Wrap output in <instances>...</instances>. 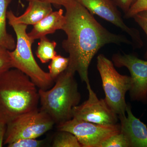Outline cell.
<instances>
[{
    "instance_id": "6da1fadb",
    "label": "cell",
    "mask_w": 147,
    "mask_h": 147,
    "mask_svg": "<svg viewBox=\"0 0 147 147\" xmlns=\"http://www.w3.org/2000/svg\"><path fill=\"white\" fill-rule=\"evenodd\" d=\"M65 21L62 30L67 35L62 43L69 54L67 71L77 72L82 82L90 84L89 67L94 55L101 47L109 44L133 45L123 35L113 33L105 28L86 9L76 0L64 6Z\"/></svg>"
},
{
    "instance_id": "7a4b0ae2",
    "label": "cell",
    "mask_w": 147,
    "mask_h": 147,
    "mask_svg": "<svg viewBox=\"0 0 147 147\" xmlns=\"http://www.w3.org/2000/svg\"><path fill=\"white\" fill-rule=\"evenodd\" d=\"M30 79L17 69L0 76V121L7 124L37 109L38 90Z\"/></svg>"
},
{
    "instance_id": "3957f363",
    "label": "cell",
    "mask_w": 147,
    "mask_h": 147,
    "mask_svg": "<svg viewBox=\"0 0 147 147\" xmlns=\"http://www.w3.org/2000/svg\"><path fill=\"white\" fill-rule=\"evenodd\" d=\"M50 89H39L40 109L59 125L72 118V110L79 105L81 95L74 74L64 71L55 79Z\"/></svg>"
},
{
    "instance_id": "277c9868",
    "label": "cell",
    "mask_w": 147,
    "mask_h": 147,
    "mask_svg": "<svg viewBox=\"0 0 147 147\" xmlns=\"http://www.w3.org/2000/svg\"><path fill=\"white\" fill-rule=\"evenodd\" d=\"M8 23L16 34L17 42L16 47L9 51L13 68L17 69L28 76L39 89H50L55 81L50 74L40 67L35 59L32 50L34 41L32 40L27 33L28 26L15 23L7 19Z\"/></svg>"
},
{
    "instance_id": "5b68a950",
    "label": "cell",
    "mask_w": 147,
    "mask_h": 147,
    "mask_svg": "<svg viewBox=\"0 0 147 147\" xmlns=\"http://www.w3.org/2000/svg\"><path fill=\"white\" fill-rule=\"evenodd\" d=\"M97 68L102 82L105 100L118 115L126 113L125 96L131 86L130 76L121 75L112 61L102 54L97 57Z\"/></svg>"
},
{
    "instance_id": "8992f818",
    "label": "cell",
    "mask_w": 147,
    "mask_h": 147,
    "mask_svg": "<svg viewBox=\"0 0 147 147\" xmlns=\"http://www.w3.org/2000/svg\"><path fill=\"white\" fill-rule=\"evenodd\" d=\"M55 124L47 113L37 108L17 117L6 124L3 144L22 139H36L49 131Z\"/></svg>"
},
{
    "instance_id": "52a82bcc",
    "label": "cell",
    "mask_w": 147,
    "mask_h": 147,
    "mask_svg": "<svg viewBox=\"0 0 147 147\" xmlns=\"http://www.w3.org/2000/svg\"><path fill=\"white\" fill-rule=\"evenodd\" d=\"M57 128L75 135L82 147H100L106 139L121 132L120 124L103 125L75 118L58 125Z\"/></svg>"
},
{
    "instance_id": "ba28073f",
    "label": "cell",
    "mask_w": 147,
    "mask_h": 147,
    "mask_svg": "<svg viewBox=\"0 0 147 147\" xmlns=\"http://www.w3.org/2000/svg\"><path fill=\"white\" fill-rule=\"evenodd\" d=\"M88 99L81 105L74 107L72 118L93 123L113 125L118 123L119 116L104 99H99L91 87L87 85Z\"/></svg>"
},
{
    "instance_id": "9c48e42d",
    "label": "cell",
    "mask_w": 147,
    "mask_h": 147,
    "mask_svg": "<svg viewBox=\"0 0 147 147\" xmlns=\"http://www.w3.org/2000/svg\"><path fill=\"white\" fill-rule=\"evenodd\" d=\"M112 61L115 66L125 67L131 75V84L129 91L131 100L146 102L147 98V61L131 55L114 54Z\"/></svg>"
},
{
    "instance_id": "30bf717a",
    "label": "cell",
    "mask_w": 147,
    "mask_h": 147,
    "mask_svg": "<svg viewBox=\"0 0 147 147\" xmlns=\"http://www.w3.org/2000/svg\"><path fill=\"white\" fill-rule=\"evenodd\" d=\"M92 15H96L100 18L119 28L126 32L132 40L133 46L140 48L143 45L140 33L138 30L129 28L125 24L120 12L117 5L112 0H76Z\"/></svg>"
},
{
    "instance_id": "8fae6325",
    "label": "cell",
    "mask_w": 147,
    "mask_h": 147,
    "mask_svg": "<svg viewBox=\"0 0 147 147\" xmlns=\"http://www.w3.org/2000/svg\"><path fill=\"white\" fill-rule=\"evenodd\" d=\"M126 113L127 116H118L121 132L126 138L129 147H147L146 125L134 115L131 106L127 104Z\"/></svg>"
},
{
    "instance_id": "7c38bea8",
    "label": "cell",
    "mask_w": 147,
    "mask_h": 147,
    "mask_svg": "<svg viewBox=\"0 0 147 147\" xmlns=\"http://www.w3.org/2000/svg\"><path fill=\"white\" fill-rule=\"evenodd\" d=\"M62 9L53 11L33 25L31 31L28 33L30 38L34 41L47 34L54 33L57 30H62L65 21Z\"/></svg>"
},
{
    "instance_id": "4fadbf2b",
    "label": "cell",
    "mask_w": 147,
    "mask_h": 147,
    "mask_svg": "<svg viewBox=\"0 0 147 147\" xmlns=\"http://www.w3.org/2000/svg\"><path fill=\"white\" fill-rule=\"evenodd\" d=\"M53 11L51 4L32 1L29 2L26 10L20 16H16L11 11H7V19L18 24L33 26Z\"/></svg>"
},
{
    "instance_id": "5bb4252c",
    "label": "cell",
    "mask_w": 147,
    "mask_h": 147,
    "mask_svg": "<svg viewBox=\"0 0 147 147\" xmlns=\"http://www.w3.org/2000/svg\"><path fill=\"white\" fill-rule=\"evenodd\" d=\"M11 0H0V46L9 51L13 50L16 44L13 36L7 33L6 28L7 8Z\"/></svg>"
},
{
    "instance_id": "9a60e30c",
    "label": "cell",
    "mask_w": 147,
    "mask_h": 147,
    "mask_svg": "<svg viewBox=\"0 0 147 147\" xmlns=\"http://www.w3.org/2000/svg\"><path fill=\"white\" fill-rule=\"evenodd\" d=\"M40 40L36 54L42 63H46L57 55L55 50L57 43L55 41H51L46 36Z\"/></svg>"
},
{
    "instance_id": "2e32d148",
    "label": "cell",
    "mask_w": 147,
    "mask_h": 147,
    "mask_svg": "<svg viewBox=\"0 0 147 147\" xmlns=\"http://www.w3.org/2000/svg\"><path fill=\"white\" fill-rule=\"evenodd\" d=\"M53 140V147H82L78 139L72 133L66 131L58 130Z\"/></svg>"
},
{
    "instance_id": "e0dca14e",
    "label": "cell",
    "mask_w": 147,
    "mask_h": 147,
    "mask_svg": "<svg viewBox=\"0 0 147 147\" xmlns=\"http://www.w3.org/2000/svg\"><path fill=\"white\" fill-rule=\"evenodd\" d=\"M69 62L68 57H64L60 55H56L51 60L48 66L49 73L54 81L60 74L67 69Z\"/></svg>"
},
{
    "instance_id": "ac0fdd59",
    "label": "cell",
    "mask_w": 147,
    "mask_h": 147,
    "mask_svg": "<svg viewBox=\"0 0 147 147\" xmlns=\"http://www.w3.org/2000/svg\"><path fill=\"white\" fill-rule=\"evenodd\" d=\"M100 147H129V145L124 135L120 132L106 139Z\"/></svg>"
},
{
    "instance_id": "d6986e66",
    "label": "cell",
    "mask_w": 147,
    "mask_h": 147,
    "mask_svg": "<svg viewBox=\"0 0 147 147\" xmlns=\"http://www.w3.org/2000/svg\"><path fill=\"white\" fill-rule=\"evenodd\" d=\"M45 143V140H37L36 139L26 138L17 140L7 145L8 147H39L42 146Z\"/></svg>"
},
{
    "instance_id": "ffe728a7",
    "label": "cell",
    "mask_w": 147,
    "mask_h": 147,
    "mask_svg": "<svg viewBox=\"0 0 147 147\" xmlns=\"http://www.w3.org/2000/svg\"><path fill=\"white\" fill-rule=\"evenodd\" d=\"M9 50L0 46V76L12 67Z\"/></svg>"
},
{
    "instance_id": "44dd1931",
    "label": "cell",
    "mask_w": 147,
    "mask_h": 147,
    "mask_svg": "<svg viewBox=\"0 0 147 147\" xmlns=\"http://www.w3.org/2000/svg\"><path fill=\"white\" fill-rule=\"evenodd\" d=\"M144 11H147V0H137L125 13V18H133L137 13Z\"/></svg>"
},
{
    "instance_id": "7402d4cb",
    "label": "cell",
    "mask_w": 147,
    "mask_h": 147,
    "mask_svg": "<svg viewBox=\"0 0 147 147\" xmlns=\"http://www.w3.org/2000/svg\"><path fill=\"white\" fill-rule=\"evenodd\" d=\"M134 21L140 26L145 32L147 36V11H141L133 16ZM147 60V50L145 55Z\"/></svg>"
},
{
    "instance_id": "603a6c76",
    "label": "cell",
    "mask_w": 147,
    "mask_h": 147,
    "mask_svg": "<svg viewBox=\"0 0 147 147\" xmlns=\"http://www.w3.org/2000/svg\"><path fill=\"white\" fill-rule=\"evenodd\" d=\"M136 1L137 0H113L117 6L121 9L125 13L128 11Z\"/></svg>"
},
{
    "instance_id": "cb8c5ba5",
    "label": "cell",
    "mask_w": 147,
    "mask_h": 147,
    "mask_svg": "<svg viewBox=\"0 0 147 147\" xmlns=\"http://www.w3.org/2000/svg\"><path fill=\"white\" fill-rule=\"evenodd\" d=\"M27 1L30 2L32 1H36L41 2L47 3L52 5L57 6L65 5L69 2L71 0H26Z\"/></svg>"
},
{
    "instance_id": "d4e9b609",
    "label": "cell",
    "mask_w": 147,
    "mask_h": 147,
    "mask_svg": "<svg viewBox=\"0 0 147 147\" xmlns=\"http://www.w3.org/2000/svg\"><path fill=\"white\" fill-rule=\"evenodd\" d=\"M6 129V124L0 121V147L3 146Z\"/></svg>"
},
{
    "instance_id": "484cf974",
    "label": "cell",
    "mask_w": 147,
    "mask_h": 147,
    "mask_svg": "<svg viewBox=\"0 0 147 147\" xmlns=\"http://www.w3.org/2000/svg\"><path fill=\"white\" fill-rule=\"evenodd\" d=\"M18 3L20 4V5H21V6H22L23 7H24V5L23 3H22V0H18Z\"/></svg>"
},
{
    "instance_id": "4316f807",
    "label": "cell",
    "mask_w": 147,
    "mask_h": 147,
    "mask_svg": "<svg viewBox=\"0 0 147 147\" xmlns=\"http://www.w3.org/2000/svg\"><path fill=\"white\" fill-rule=\"evenodd\" d=\"M146 102H147V101H146Z\"/></svg>"
}]
</instances>
